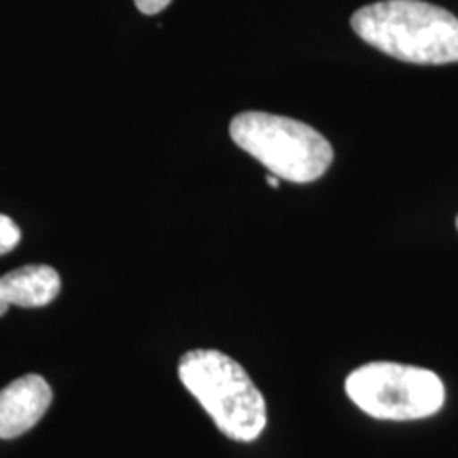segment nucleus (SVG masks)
Returning <instances> with one entry per match:
<instances>
[{
    "label": "nucleus",
    "instance_id": "obj_1",
    "mask_svg": "<svg viewBox=\"0 0 458 458\" xmlns=\"http://www.w3.org/2000/svg\"><path fill=\"white\" fill-rule=\"evenodd\" d=\"M352 30L371 47L410 64L458 62V17L422 0H380L354 11Z\"/></svg>",
    "mask_w": 458,
    "mask_h": 458
},
{
    "label": "nucleus",
    "instance_id": "obj_7",
    "mask_svg": "<svg viewBox=\"0 0 458 458\" xmlns=\"http://www.w3.org/2000/svg\"><path fill=\"white\" fill-rule=\"evenodd\" d=\"M21 240V232L17 223L7 215H0V257L11 253Z\"/></svg>",
    "mask_w": 458,
    "mask_h": 458
},
{
    "label": "nucleus",
    "instance_id": "obj_3",
    "mask_svg": "<svg viewBox=\"0 0 458 458\" xmlns=\"http://www.w3.org/2000/svg\"><path fill=\"white\" fill-rule=\"evenodd\" d=\"M229 136L270 174L300 185L318 181L334 162V147L318 130L280 114L240 113L229 123Z\"/></svg>",
    "mask_w": 458,
    "mask_h": 458
},
{
    "label": "nucleus",
    "instance_id": "obj_4",
    "mask_svg": "<svg viewBox=\"0 0 458 458\" xmlns=\"http://www.w3.org/2000/svg\"><path fill=\"white\" fill-rule=\"evenodd\" d=\"M346 394L377 420H422L444 408L445 388L435 371L416 365L374 360L346 377Z\"/></svg>",
    "mask_w": 458,
    "mask_h": 458
},
{
    "label": "nucleus",
    "instance_id": "obj_8",
    "mask_svg": "<svg viewBox=\"0 0 458 458\" xmlns=\"http://www.w3.org/2000/svg\"><path fill=\"white\" fill-rule=\"evenodd\" d=\"M136 7H139L140 13L145 15H156L162 13V11L168 7L172 0H134Z\"/></svg>",
    "mask_w": 458,
    "mask_h": 458
},
{
    "label": "nucleus",
    "instance_id": "obj_10",
    "mask_svg": "<svg viewBox=\"0 0 458 458\" xmlns=\"http://www.w3.org/2000/svg\"><path fill=\"white\" fill-rule=\"evenodd\" d=\"M456 227H458V216H456Z\"/></svg>",
    "mask_w": 458,
    "mask_h": 458
},
{
    "label": "nucleus",
    "instance_id": "obj_5",
    "mask_svg": "<svg viewBox=\"0 0 458 458\" xmlns=\"http://www.w3.org/2000/svg\"><path fill=\"white\" fill-rule=\"evenodd\" d=\"M54 391L38 374L17 377L0 391V439H15L47 414Z\"/></svg>",
    "mask_w": 458,
    "mask_h": 458
},
{
    "label": "nucleus",
    "instance_id": "obj_6",
    "mask_svg": "<svg viewBox=\"0 0 458 458\" xmlns=\"http://www.w3.org/2000/svg\"><path fill=\"white\" fill-rule=\"evenodd\" d=\"M62 280L49 266H24L0 276V317L11 306L43 308L60 295Z\"/></svg>",
    "mask_w": 458,
    "mask_h": 458
},
{
    "label": "nucleus",
    "instance_id": "obj_9",
    "mask_svg": "<svg viewBox=\"0 0 458 458\" xmlns=\"http://www.w3.org/2000/svg\"><path fill=\"white\" fill-rule=\"evenodd\" d=\"M278 182H280L278 176H274V174H267V185L274 187V189H278Z\"/></svg>",
    "mask_w": 458,
    "mask_h": 458
},
{
    "label": "nucleus",
    "instance_id": "obj_2",
    "mask_svg": "<svg viewBox=\"0 0 458 458\" xmlns=\"http://www.w3.org/2000/svg\"><path fill=\"white\" fill-rule=\"evenodd\" d=\"M179 377L225 437L249 444L263 433L266 399L238 360L208 348L189 351L179 360Z\"/></svg>",
    "mask_w": 458,
    "mask_h": 458
}]
</instances>
